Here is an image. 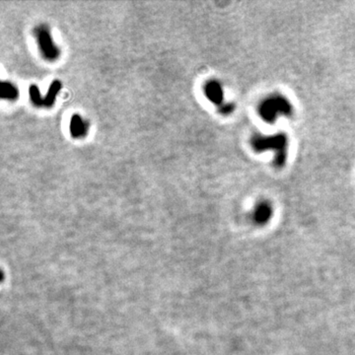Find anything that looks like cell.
Segmentation results:
<instances>
[{"mask_svg": "<svg viewBox=\"0 0 355 355\" xmlns=\"http://www.w3.org/2000/svg\"><path fill=\"white\" fill-rule=\"evenodd\" d=\"M29 95L32 103L36 107H44V99L41 96L40 90L37 85H31L29 88Z\"/></svg>", "mask_w": 355, "mask_h": 355, "instance_id": "9", "label": "cell"}, {"mask_svg": "<svg viewBox=\"0 0 355 355\" xmlns=\"http://www.w3.org/2000/svg\"><path fill=\"white\" fill-rule=\"evenodd\" d=\"M204 95L214 105L220 107L224 104V92L222 85L217 80H209L203 87Z\"/></svg>", "mask_w": 355, "mask_h": 355, "instance_id": "5", "label": "cell"}, {"mask_svg": "<svg viewBox=\"0 0 355 355\" xmlns=\"http://www.w3.org/2000/svg\"><path fill=\"white\" fill-rule=\"evenodd\" d=\"M60 88H61V83H60V81L54 80V81L51 83V85H50V87H49V89H48V92H47V94H46V96H45V98H44V107H45V108H50V107L54 104L56 95H57V93L59 92Z\"/></svg>", "mask_w": 355, "mask_h": 355, "instance_id": "8", "label": "cell"}, {"mask_svg": "<svg viewBox=\"0 0 355 355\" xmlns=\"http://www.w3.org/2000/svg\"><path fill=\"white\" fill-rule=\"evenodd\" d=\"M273 214V209L271 204L266 200H262L257 203L253 210L252 219L258 225H266L269 222Z\"/></svg>", "mask_w": 355, "mask_h": 355, "instance_id": "4", "label": "cell"}, {"mask_svg": "<svg viewBox=\"0 0 355 355\" xmlns=\"http://www.w3.org/2000/svg\"><path fill=\"white\" fill-rule=\"evenodd\" d=\"M250 144L257 153L273 151L275 168L281 169L285 166L288 155V137L284 133H277L272 135L256 133L251 137Z\"/></svg>", "mask_w": 355, "mask_h": 355, "instance_id": "1", "label": "cell"}, {"mask_svg": "<svg viewBox=\"0 0 355 355\" xmlns=\"http://www.w3.org/2000/svg\"><path fill=\"white\" fill-rule=\"evenodd\" d=\"M19 91L18 88L8 81H2L1 82V98L5 100L14 101L18 99Z\"/></svg>", "mask_w": 355, "mask_h": 355, "instance_id": "7", "label": "cell"}, {"mask_svg": "<svg viewBox=\"0 0 355 355\" xmlns=\"http://www.w3.org/2000/svg\"><path fill=\"white\" fill-rule=\"evenodd\" d=\"M35 36L43 56L49 61L57 59L59 56V49L52 42L48 27L45 25L38 26L35 29Z\"/></svg>", "mask_w": 355, "mask_h": 355, "instance_id": "3", "label": "cell"}, {"mask_svg": "<svg viewBox=\"0 0 355 355\" xmlns=\"http://www.w3.org/2000/svg\"><path fill=\"white\" fill-rule=\"evenodd\" d=\"M218 110H219L220 114H222L224 116H228L234 112L235 105L233 103H224L220 107H218Z\"/></svg>", "mask_w": 355, "mask_h": 355, "instance_id": "10", "label": "cell"}, {"mask_svg": "<svg viewBox=\"0 0 355 355\" xmlns=\"http://www.w3.org/2000/svg\"><path fill=\"white\" fill-rule=\"evenodd\" d=\"M261 119L267 124H274L279 117H291L294 110L291 102L282 94H271L265 98L258 107Z\"/></svg>", "mask_w": 355, "mask_h": 355, "instance_id": "2", "label": "cell"}, {"mask_svg": "<svg viewBox=\"0 0 355 355\" xmlns=\"http://www.w3.org/2000/svg\"><path fill=\"white\" fill-rule=\"evenodd\" d=\"M70 133L74 138L84 137L88 133V124L79 115L72 116L70 120Z\"/></svg>", "mask_w": 355, "mask_h": 355, "instance_id": "6", "label": "cell"}]
</instances>
